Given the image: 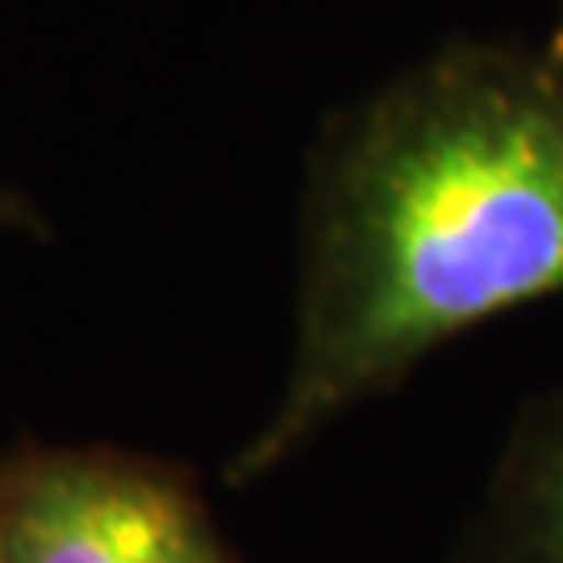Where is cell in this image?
Wrapping results in <instances>:
<instances>
[{
  "instance_id": "cell-4",
  "label": "cell",
  "mask_w": 563,
  "mask_h": 563,
  "mask_svg": "<svg viewBox=\"0 0 563 563\" xmlns=\"http://www.w3.org/2000/svg\"><path fill=\"white\" fill-rule=\"evenodd\" d=\"M34 218H25V205L9 192H0V225H30Z\"/></svg>"
},
{
  "instance_id": "cell-2",
  "label": "cell",
  "mask_w": 563,
  "mask_h": 563,
  "mask_svg": "<svg viewBox=\"0 0 563 563\" xmlns=\"http://www.w3.org/2000/svg\"><path fill=\"white\" fill-rule=\"evenodd\" d=\"M0 563H230L197 493L109 451L0 472Z\"/></svg>"
},
{
  "instance_id": "cell-3",
  "label": "cell",
  "mask_w": 563,
  "mask_h": 563,
  "mask_svg": "<svg viewBox=\"0 0 563 563\" xmlns=\"http://www.w3.org/2000/svg\"><path fill=\"white\" fill-rule=\"evenodd\" d=\"M467 563H563V388L530 405L488 484Z\"/></svg>"
},
{
  "instance_id": "cell-5",
  "label": "cell",
  "mask_w": 563,
  "mask_h": 563,
  "mask_svg": "<svg viewBox=\"0 0 563 563\" xmlns=\"http://www.w3.org/2000/svg\"><path fill=\"white\" fill-rule=\"evenodd\" d=\"M555 42H563V0H560V18H555V34H551Z\"/></svg>"
},
{
  "instance_id": "cell-1",
  "label": "cell",
  "mask_w": 563,
  "mask_h": 563,
  "mask_svg": "<svg viewBox=\"0 0 563 563\" xmlns=\"http://www.w3.org/2000/svg\"><path fill=\"white\" fill-rule=\"evenodd\" d=\"M547 297H563V42L446 46L325 125L288 376L230 481L272 476L439 346Z\"/></svg>"
}]
</instances>
